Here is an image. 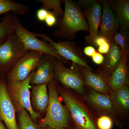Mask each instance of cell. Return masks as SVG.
I'll return each instance as SVG.
<instances>
[{
  "mask_svg": "<svg viewBox=\"0 0 129 129\" xmlns=\"http://www.w3.org/2000/svg\"><path fill=\"white\" fill-rule=\"evenodd\" d=\"M64 3L63 16L57 19L53 36L70 41L75 39L77 32L80 31L89 32V26L78 2L65 0Z\"/></svg>",
  "mask_w": 129,
  "mask_h": 129,
  "instance_id": "6da1fadb",
  "label": "cell"
},
{
  "mask_svg": "<svg viewBox=\"0 0 129 129\" xmlns=\"http://www.w3.org/2000/svg\"><path fill=\"white\" fill-rule=\"evenodd\" d=\"M53 78L48 83L49 102L46 115L40 126L67 129L70 121V114L60 101Z\"/></svg>",
  "mask_w": 129,
  "mask_h": 129,
  "instance_id": "7a4b0ae2",
  "label": "cell"
},
{
  "mask_svg": "<svg viewBox=\"0 0 129 129\" xmlns=\"http://www.w3.org/2000/svg\"><path fill=\"white\" fill-rule=\"evenodd\" d=\"M28 51L15 33L9 35L0 44V74L6 75Z\"/></svg>",
  "mask_w": 129,
  "mask_h": 129,
  "instance_id": "3957f363",
  "label": "cell"
},
{
  "mask_svg": "<svg viewBox=\"0 0 129 129\" xmlns=\"http://www.w3.org/2000/svg\"><path fill=\"white\" fill-rule=\"evenodd\" d=\"M34 34L36 37L42 38L48 42L58 53L65 60H70L73 63L94 72L93 69L89 66L88 60L83 52L75 42L69 40L56 42L45 34Z\"/></svg>",
  "mask_w": 129,
  "mask_h": 129,
  "instance_id": "277c9868",
  "label": "cell"
},
{
  "mask_svg": "<svg viewBox=\"0 0 129 129\" xmlns=\"http://www.w3.org/2000/svg\"><path fill=\"white\" fill-rule=\"evenodd\" d=\"M15 34L29 51L40 52L53 56L64 63L68 61L62 57L58 53L54 48L49 44L39 39L34 33L30 32L21 24L19 19L14 25Z\"/></svg>",
  "mask_w": 129,
  "mask_h": 129,
  "instance_id": "5b68a950",
  "label": "cell"
},
{
  "mask_svg": "<svg viewBox=\"0 0 129 129\" xmlns=\"http://www.w3.org/2000/svg\"><path fill=\"white\" fill-rule=\"evenodd\" d=\"M34 70L24 80L16 83H9V90L15 104L20 112L22 110H27L34 122H36L40 117L39 113L36 112L31 106L29 90L30 81Z\"/></svg>",
  "mask_w": 129,
  "mask_h": 129,
  "instance_id": "8992f818",
  "label": "cell"
},
{
  "mask_svg": "<svg viewBox=\"0 0 129 129\" xmlns=\"http://www.w3.org/2000/svg\"><path fill=\"white\" fill-rule=\"evenodd\" d=\"M83 16L88 21L89 35L85 43L93 46L95 39L98 36L102 12L101 0H80L78 2Z\"/></svg>",
  "mask_w": 129,
  "mask_h": 129,
  "instance_id": "52a82bcc",
  "label": "cell"
},
{
  "mask_svg": "<svg viewBox=\"0 0 129 129\" xmlns=\"http://www.w3.org/2000/svg\"><path fill=\"white\" fill-rule=\"evenodd\" d=\"M60 95L76 129H97L88 112L72 94L66 91L61 90Z\"/></svg>",
  "mask_w": 129,
  "mask_h": 129,
  "instance_id": "ba28073f",
  "label": "cell"
},
{
  "mask_svg": "<svg viewBox=\"0 0 129 129\" xmlns=\"http://www.w3.org/2000/svg\"><path fill=\"white\" fill-rule=\"evenodd\" d=\"M72 68H68L63 63L57 60L53 70L54 78L67 88H70L79 94L84 91V81L83 80L81 69L75 64Z\"/></svg>",
  "mask_w": 129,
  "mask_h": 129,
  "instance_id": "9c48e42d",
  "label": "cell"
},
{
  "mask_svg": "<svg viewBox=\"0 0 129 129\" xmlns=\"http://www.w3.org/2000/svg\"><path fill=\"white\" fill-rule=\"evenodd\" d=\"M44 54L33 51L28 52L6 75L9 83L20 82L27 78Z\"/></svg>",
  "mask_w": 129,
  "mask_h": 129,
  "instance_id": "30bf717a",
  "label": "cell"
},
{
  "mask_svg": "<svg viewBox=\"0 0 129 129\" xmlns=\"http://www.w3.org/2000/svg\"><path fill=\"white\" fill-rule=\"evenodd\" d=\"M0 120L5 123L8 129H19L16 117L15 108L6 81L0 77Z\"/></svg>",
  "mask_w": 129,
  "mask_h": 129,
  "instance_id": "8fae6325",
  "label": "cell"
},
{
  "mask_svg": "<svg viewBox=\"0 0 129 129\" xmlns=\"http://www.w3.org/2000/svg\"><path fill=\"white\" fill-rule=\"evenodd\" d=\"M101 2L102 12L98 36L105 37L111 42L120 26L107 1L101 0Z\"/></svg>",
  "mask_w": 129,
  "mask_h": 129,
  "instance_id": "7c38bea8",
  "label": "cell"
},
{
  "mask_svg": "<svg viewBox=\"0 0 129 129\" xmlns=\"http://www.w3.org/2000/svg\"><path fill=\"white\" fill-rule=\"evenodd\" d=\"M57 60L53 56L44 54L37 64L30 84L32 85L48 84L54 78L53 70Z\"/></svg>",
  "mask_w": 129,
  "mask_h": 129,
  "instance_id": "4fadbf2b",
  "label": "cell"
},
{
  "mask_svg": "<svg viewBox=\"0 0 129 129\" xmlns=\"http://www.w3.org/2000/svg\"><path fill=\"white\" fill-rule=\"evenodd\" d=\"M121 58L120 48L113 41L111 42L109 52L105 55L104 60L101 66L99 74L104 78L108 79L118 67Z\"/></svg>",
  "mask_w": 129,
  "mask_h": 129,
  "instance_id": "5bb4252c",
  "label": "cell"
},
{
  "mask_svg": "<svg viewBox=\"0 0 129 129\" xmlns=\"http://www.w3.org/2000/svg\"><path fill=\"white\" fill-rule=\"evenodd\" d=\"M128 53H121V58L118 67L111 76L107 79L109 85L112 91L127 85L128 66L127 65Z\"/></svg>",
  "mask_w": 129,
  "mask_h": 129,
  "instance_id": "9a60e30c",
  "label": "cell"
},
{
  "mask_svg": "<svg viewBox=\"0 0 129 129\" xmlns=\"http://www.w3.org/2000/svg\"><path fill=\"white\" fill-rule=\"evenodd\" d=\"M81 72L85 84L92 88L93 90L107 95L108 87L106 79L103 76L82 67H81Z\"/></svg>",
  "mask_w": 129,
  "mask_h": 129,
  "instance_id": "2e32d148",
  "label": "cell"
},
{
  "mask_svg": "<svg viewBox=\"0 0 129 129\" xmlns=\"http://www.w3.org/2000/svg\"><path fill=\"white\" fill-rule=\"evenodd\" d=\"M107 2L118 21L120 28L129 30V0H108Z\"/></svg>",
  "mask_w": 129,
  "mask_h": 129,
  "instance_id": "e0dca14e",
  "label": "cell"
},
{
  "mask_svg": "<svg viewBox=\"0 0 129 129\" xmlns=\"http://www.w3.org/2000/svg\"><path fill=\"white\" fill-rule=\"evenodd\" d=\"M47 84L34 86L32 90V101L33 106L40 111H46L49 102Z\"/></svg>",
  "mask_w": 129,
  "mask_h": 129,
  "instance_id": "ac0fdd59",
  "label": "cell"
},
{
  "mask_svg": "<svg viewBox=\"0 0 129 129\" xmlns=\"http://www.w3.org/2000/svg\"><path fill=\"white\" fill-rule=\"evenodd\" d=\"M88 102L97 110L104 112L114 111V107L110 96L92 90L87 96Z\"/></svg>",
  "mask_w": 129,
  "mask_h": 129,
  "instance_id": "d6986e66",
  "label": "cell"
},
{
  "mask_svg": "<svg viewBox=\"0 0 129 129\" xmlns=\"http://www.w3.org/2000/svg\"><path fill=\"white\" fill-rule=\"evenodd\" d=\"M113 106L123 112L129 109V90L127 85L112 91L110 96Z\"/></svg>",
  "mask_w": 129,
  "mask_h": 129,
  "instance_id": "ffe728a7",
  "label": "cell"
},
{
  "mask_svg": "<svg viewBox=\"0 0 129 129\" xmlns=\"http://www.w3.org/2000/svg\"><path fill=\"white\" fill-rule=\"evenodd\" d=\"M29 11V8L24 4L11 0H0V16L11 13L15 15L23 16Z\"/></svg>",
  "mask_w": 129,
  "mask_h": 129,
  "instance_id": "44dd1931",
  "label": "cell"
},
{
  "mask_svg": "<svg viewBox=\"0 0 129 129\" xmlns=\"http://www.w3.org/2000/svg\"><path fill=\"white\" fill-rule=\"evenodd\" d=\"M18 19L16 15L11 13L5 14V17L0 22V44L13 33H15L14 27Z\"/></svg>",
  "mask_w": 129,
  "mask_h": 129,
  "instance_id": "7402d4cb",
  "label": "cell"
},
{
  "mask_svg": "<svg viewBox=\"0 0 129 129\" xmlns=\"http://www.w3.org/2000/svg\"><path fill=\"white\" fill-rule=\"evenodd\" d=\"M113 41L120 47L121 53H129L128 30L120 28L114 35Z\"/></svg>",
  "mask_w": 129,
  "mask_h": 129,
  "instance_id": "603a6c76",
  "label": "cell"
},
{
  "mask_svg": "<svg viewBox=\"0 0 129 129\" xmlns=\"http://www.w3.org/2000/svg\"><path fill=\"white\" fill-rule=\"evenodd\" d=\"M42 5V8L47 11L52 10L51 12L56 17L57 19L61 18L64 11L62 8L61 5L64 2L62 0H38Z\"/></svg>",
  "mask_w": 129,
  "mask_h": 129,
  "instance_id": "cb8c5ba5",
  "label": "cell"
},
{
  "mask_svg": "<svg viewBox=\"0 0 129 129\" xmlns=\"http://www.w3.org/2000/svg\"><path fill=\"white\" fill-rule=\"evenodd\" d=\"M19 119L21 129H41L33 121L25 109L20 112Z\"/></svg>",
  "mask_w": 129,
  "mask_h": 129,
  "instance_id": "d4e9b609",
  "label": "cell"
},
{
  "mask_svg": "<svg viewBox=\"0 0 129 129\" xmlns=\"http://www.w3.org/2000/svg\"><path fill=\"white\" fill-rule=\"evenodd\" d=\"M113 121L111 118L107 115H103L97 121V125L99 129H112Z\"/></svg>",
  "mask_w": 129,
  "mask_h": 129,
  "instance_id": "484cf974",
  "label": "cell"
},
{
  "mask_svg": "<svg viewBox=\"0 0 129 129\" xmlns=\"http://www.w3.org/2000/svg\"><path fill=\"white\" fill-rule=\"evenodd\" d=\"M57 19L56 16L51 12H48V15L45 20V23L48 27H52L56 25Z\"/></svg>",
  "mask_w": 129,
  "mask_h": 129,
  "instance_id": "4316f807",
  "label": "cell"
},
{
  "mask_svg": "<svg viewBox=\"0 0 129 129\" xmlns=\"http://www.w3.org/2000/svg\"><path fill=\"white\" fill-rule=\"evenodd\" d=\"M49 11L43 8L38 9L36 12V17L40 22H45Z\"/></svg>",
  "mask_w": 129,
  "mask_h": 129,
  "instance_id": "83f0119b",
  "label": "cell"
},
{
  "mask_svg": "<svg viewBox=\"0 0 129 129\" xmlns=\"http://www.w3.org/2000/svg\"><path fill=\"white\" fill-rule=\"evenodd\" d=\"M111 42H106L98 47V51L99 53L103 55L107 54L109 52L111 47Z\"/></svg>",
  "mask_w": 129,
  "mask_h": 129,
  "instance_id": "f1b7e54d",
  "label": "cell"
},
{
  "mask_svg": "<svg viewBox=\"0 0 129 129\" xmlns=\"http://www.w3.org/2000/svg\"><path fill=\"white\" fill-rule=\"evenodd\" d=\"M91 58L93 61L98 65L102 64L104 60V56L97 51L91 57Z\"/></svg>",
  "mask_w": 129,
  "mask_h": 129,
  "instance_id": "f546056e",
  "label": "cell"
},
{
  "mask_svg": "<svg viewBox=\"0 0 129 129\" xmlns=\"http://www.w3.org/2000/svg\"><path fill=\"white\" fill-rule=\"evenodd\" d=\"M110 42L107 39H106L105 37L98 36L94 41L93 46L98 48L99 46L101 45L102 44L106 42Z\"/></svg>",
  "mask_w": 129,
  "mask_h": 129,
  "instance_id": "4dcf8cb0",
  "label": "cell"
},
{
  "mask_svg": "<svg viewBox=\"0 0 129 129\" xmlns=\"http://www.w3.org/2000/svg\"><path fill=\"white\" fill-rule=\"evenodd\" d=\"M95 48L93 46H88L84 48L83 53L88 56L92 57L96 52Z\"/></svg>",
  "mask_w": 129,
  "mask_h": 129,
  "instance_id": "1f68e13d",
  "label": "cell"
},
{
  "mask_svg": "<svg viewBox=\"0 0 129 129\" xmlns=\"http://www.w3.org/2000/svg\"><path fill=\"white\" fill-rule=\"evenodd\" d=\"M0 129H8L1 120H0Z\"/></svg>",
  "mask_w": 129,
  "mask_h": 129,
  "instance_id": "d6a6232c",
  "label": "cell"
},
{
  "mask_svg": "<svg viewBox=\"0 0 129 129\" xmlns=\"http://www.w3.org/2000/svg\"><path fill=\"white\" fill-rule=\"evenodd\" d=\"M44 129H66L64 128H52V127H44Z\"/></svg>",
  "mask_w": 129,
  "mask_h": 129,
  "instance_id": "836d02e7",
  "label": "cell"
},
{
  "mask_svg": "<svg viewBox=\"0 0 129 129\" xmlns=\"http://www.w3.org/2000/svg\"></svg>",
  "mask_w": 129,
  "mask_h": 129,
  "instance_id": "e575fe53",
  "label": "cell"
}]
</instances>
